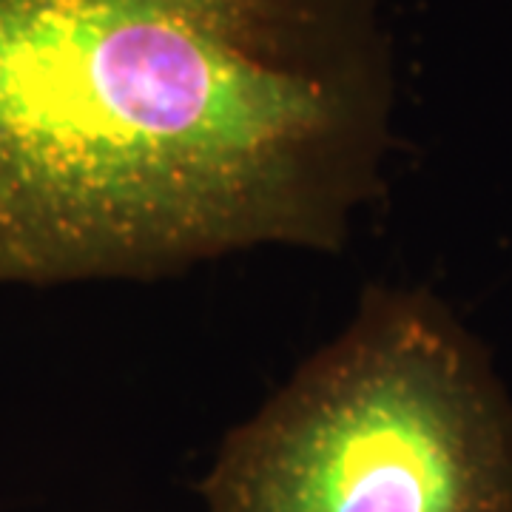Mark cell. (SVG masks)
I'll list each match as a JSON object with an SVG mask.
<instances>
[{
  "label": "cell",
  "mask_w": 512,
  "mask_h": 512,
  "mask_svg": "<svg viewBox=\"0 0 512 512\" xmlns=\"http://www.w3.org/2000/svg\"><path fill=\"white\" fill-rule=\"evenodd\" d=\"M205 512H512V393L439 296L367 285L350 322L225 433Z\"/></svg>",
  "instance_id": "obj_2"
},
{
  "label": "cell",
  "mask_w": 512,
  "mask_h": 512,
  "mask_svg": "<svg viewBox=\"0 0 512 512\" xmlns=\"http://www.w3.org/2000/svg\"><path fill=\"white\" fill-rule=\"evenodd\" d=\"M390 120L373 0H0V285L339 254Z\"/></svg>",
  "instance_id": "obj_1"
}]
</instances>
